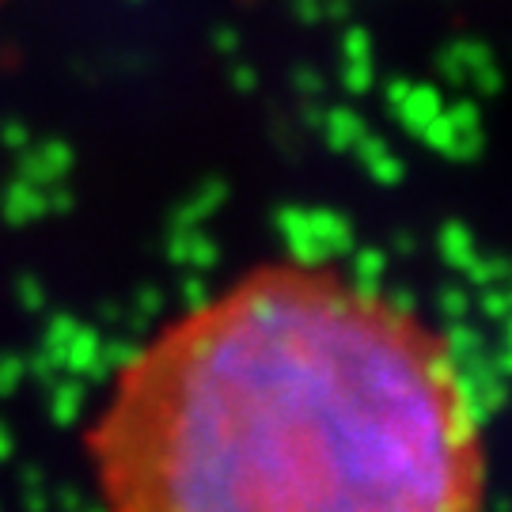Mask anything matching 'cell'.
Segmentation results:
<instances>
[{"label":"cell","instance_id":"cell-1","mask_svg":"<svg viewBox=\"0 0 512 512\" xmlns=\"http://www.w3.org/2000/svg\"><path fill=\"white\" fill-rule=\"evenodd\" d=\"M103 512H486V425L444 330L327 258L198 296L114 372Z\"/></svg>","mask_w":512,"mask_h":512}]
</instances>
